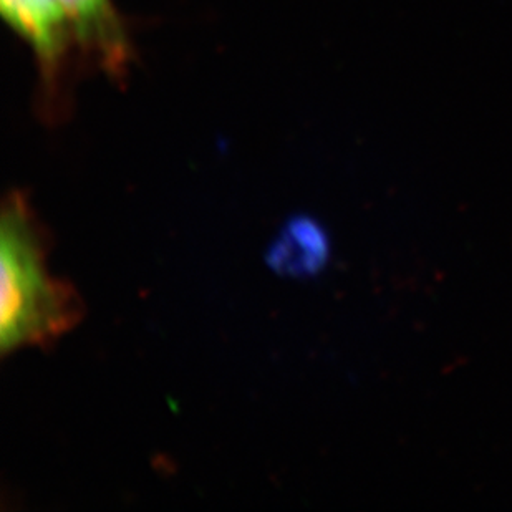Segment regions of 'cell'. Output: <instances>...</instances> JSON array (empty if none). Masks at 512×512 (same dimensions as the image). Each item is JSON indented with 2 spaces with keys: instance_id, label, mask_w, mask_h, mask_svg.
<instances>
[{
  "instance_id": "1",
  "label": "cell",
  "mask_w": 512,
  "mask_h": 512,
  "mask_svg": "<svg viewBox=\"0 0 512 512\" xmlns=\"http://www.w3.org/2000/svg\"><path fill=\"white\" fill-rule=\"evenodd\" d=\"M50 236L25 194H7L0 214V352L42 347L83 317L77 289L50 272Z\"/></svg>"
},
{
  "instance_id": "2",
  "label": "cell",
  "mask_w": 512,
  "mask_h": 512,
  "mask_svg": "<svg viewBox=\"0 0 512 512\" xmlns=\"http://www.w3.org/2000/svg\"><path fill=\"white\" fill-rule=\"evenodd\" d=\"M329 257V236L322 224L302 214L284 224L267 249L266 262L279 276L309 279L324 271Z\"/></svg>"
},
{
  "instance_id": "3",
  "label": "cell",
  "mask_w": 512,
  "mask_h": 512,
  "mask_svg": "<svg viewBox=\"0 0 512 512\" xmlns=\"http://www.w3.org/2000/svg\"><path fill=\"white\" fill-rule=\"evenodd\" d=\"M70 29L85 39L110 44L116 39L115 22L108 0H58Z\"/></svg>"
}]
</instances>
